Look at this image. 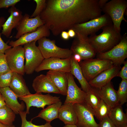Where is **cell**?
I'll return each instance as SVG.
<instances>
[{
	"instance_id": "cell-1",
	"label": "cell",
	"mask_w": 127,
	"mask_h": 127,
	"mask_svg": "<svg viewBox=\"0 0 127 127\" xmlns=\"http://www.w3.org/2000/svg\"><path fill=\"white\" fill-rule=\"evenodd\" d=\"M98 0H46L40 16L53 34L57 36L75 25L101 16Z\"/></svg>"
},
{
	"instance_id": "cell-2",
	"label": "cell",
	"mask_w": 127,
	"mask_h": 127,
	"mask_svg": "<svg viewBox=\"0 0 127 127\" xmlns=\"http://www.w3.org/2000/svg\"><path fill=\"white\" fill-rule=\"evenodd\" d=\"M101 29L102 32L97 35H90L88 40L97 53L107 52L117 44L122 38L120 32L116 31L113 24L107 25Z\"/></svg>"
},
{
	"instance_id": "cell-3",
	"label": "cell",
	"mask_w": 127,
	"mask_h": 127,
	"mask_svg": "<svg viewBox=\"0 0 127 127\" xmlns=\"http://www.w3.org/2000/svg\"><path fill=\"white\" fill-rule=\"evenodd\" d=\"M79 63L83 75L88 82L114 64L110 60L97 58L83 60Z\"/></svg>"
},
{
	"instance_id": "cell-4",
	"label": "cell",
	"mask_w": 127,
	"mask_h": 127,
	"mask_svg": "<svg viewBox=\"0 0 127 127\" xmlns=\"http://www.w3.org/2000/svg\"><path fill=\"white\" fill-rule=\"evenodd\" d=\"M112 24V22L110 17L105 14L86 22L75 25L72 29L77 35L87 39L88 35L95 34L103 26Z\"/></svg>"
},
{
	"instance_id": "cell-5",
	"label": "cell",
	"mask_w": 127,
	"mask_h": 127,
	"mask_svg": "<svg viewBox=\"0 0 127 127\" xmlns=\"http://www.w3.org/2000/svg\"><path fill=\"white\" fill-rule=\"evenodd\" d=\"M127 7V0H112L107 2L101 9L102 12L110 17L115 29L119 32H120L122 21L127 22L124 17Z\"/></svg>"
},
{
	"instance_id": "cell-6",
	"label": "cell",
	"mask_w": 127,
	"mask_h": 127,
	"mask_svg": "<svg viewBox=\"0 0 127 127\" xmlns=\"http://www.w3.org/2000/svg\"><path fill=\"white\" fill-rule=\"evenodd\" d=\"M38 47L44 59L58 57L62 59L70 58L72 55L70 49L59 47L56 44L55 40L46 37L38 40Z\"/></svg>"
},
{
	"instance_id": "cell-7",
	"label": "cell",
	"mask_w": 127,
	"mask_h": 127,
	"mask_svg": "<svg viewBox=\"0 0 127 127\" xmlns=\"http://www.w3.org/2000/svg\"><path fill=\"white\" fill-rule=\"evenodd\" d=\"M34 41L24 45L25 63V72L30 75L35 71L44 59L38 47Z\"/></svg>"
},
{
	"instance_id": "cell-8",
	"label": "cell",
	"mask_w": 127,
	"mask_h": 127,
	"mask_svg": "<svg viewBox=\"0 0 127 127\" xmlns=\"http://www.w3.org/2000/svg\"><path fill=\"white\" fill-rule=\"evenodd\" d=\"M97 58L110 60L114 64L121 66L127 57V36L125 33L117 44L110 50L103 53H97Z\"/></svg>"
},
{
	"instance_id": "cell-9",
	"label": "cell",
	"mask_w": 127,
	"mask_h": 127,
	"mask_svg": "<svg viewBox=\"0 0 127 127\" xmlns=\"http://www.w3.org/2000/svg\"><path fill=\"white\" fill-rule=\"evenodd\" d=\"M4 54L11 71L24 75L25 57L23 47L20 45L11 47L6 50Z\"/></svg>"
},
{
	"instance_id": "cell-10",
	"label": "cell",
	"mask_w": 127,
	"mask_h": 127,
	"mask_svg": "<svg viewBox=\"0 0 127 127\" xmlns=\"http://www.w3.org/2000/svg\"><path fill=\"white\" fill-rule=\"evenodd\" d=\"M19 99L26 103L27 114H29V109L32 106L38 108H41L43 109L45 106L49 105L61 101L60 97L53 96L48 93L43 95L41 93L36 92L25 96L19 97Z\"/></svg>"
},
{
	"instance_id": "cell-11",
	"label": "cell",
	"mask_w": 127,
	"mask_h": 127,
	"mask_svg": "<svg viewBox=\"0 0 127 127\" xmlns=\"http://www.w3.org/2000/svg\"><path fill=\"white\" fill-rule=\"evenodd\" d=\"M73 106L77 117L75 124L78 127H99L93 111L85 103H75Z\"/></svg>"
},
{
	"instance_id": "cell-12",
	"label": "cell",
	"mask_w": 127,
	"mask_h": 127,
	"mask_svg": "<svg viewBox=\"0 0 127 127\" xmlns=\"http://www.w3.org/2000/svg\"><path fill=\"white\" fill-rule=\"evenodd\" d=\"M88 39L82 38L76 34L70 49L72 54H79L82 60L94 58L97 54L88 42Z\"/></svg>"
},
{
	"instance_id": "cell-13",
	"label": "cell",
	"mask_w": 127,
	"mask_h": 127,
	"mask_svg": "<svg viewBox=\"0 0 127 127\" xmlns=\"http://www.w3.org/2000/svg\"><path fill=\"white\" fill-rule=\"evenodd\" d=\"M71 64L70 58L62 59L51 57L44 59L35 71L38 72L45 70L70 72Z\"/></svg>"
},
{
	"instance_id": "cell-14",
	"label": "cell",
	"mask_w": 127,
	"mask_h": 127,
	"mask_svg": "<svg viewBox=\"0 0 127 127\" xmlns=\"http://www.w3.org/2000/svg\"><path fill=\"white\" fill-rule=\"evenodd\" d=\"M25 14L16 27L17 33L15 38L18 39L23 35L36 30L39 28L44 24L40 16L32 18Z\"/></svg>"
},
{
	"instance_id": "cell-15",
	"label": "cell",
	"mask_w": 127,
	"mask_h": 127,
	"mask_svg": "<svg viewBox=\"0 0 127 127\" xmlns=\"http://www.w3.org/2000/svg\"><path fill=\"white\" fill-rule=\"evenodd\" d=\"M67 75L68 87L64 103H69L74 104L84 102L86 93L78 86L70 72H67Z\"/></svg>"
},
{
	"instance_id": "cell-16",
	"label": "cell",
	"mask_w": 127,
	"mask_h": 127,
	"mask_svg": "<svg viewBox=\"0 0 127 127\" xmlns=\"http://www.w3.org/2000/svg\"><path fill=\"white\" fill-rule=\"evenodd\" d=\"M50 30L45 25L39 28L36 30L25 34L16 40L9 42V45L12 47L22 45L34 41H37L44 37H49L50 35Z\"/></svg>"
},
{
	"instance_id": "cell-17",
	"label": "cell",
	"mask_w": 127,
	"mask_h": 127,
	"mask_svg": "<svg viewBox=\"0 0 127 127\" xmlns=\"http://www.w3.org/2000/svg\"><path fill=\"white\" fill-rule=\"evenodd\" d=\"M121 68V66L114 64L111 67L103 71L88 83L91 87L100 88L116 76Z\"/></svg>"
},
{
	"instance_id": "cell-18",
	"label": "cell",
	"mask_w": 127,
	"mask_h": 127,
	"mask_svg": "<svg viewBox=\"0 0 127 127\" xmlns=\"http://www.w3.org/2000/svg\"><path fill=\"white\" fill-rule=\"evenodd\" d=\"M32 86L36 92L60 94L58 88L46 75L41 74L37 76L33 80Z\"/></svg>"
},
{
	"instance_id": "cell-19",
	"label": "cell",
	"mask_w": 127,
	"mask_h": 127,
	"mask_svg": "<svg viewBox=\"0 0 127 127\" xmlns=\"http://www.w3.org/2000/svg\"><path fill=\"white\" fill-rule=\"evenodd\" d=\"M8 11L10 15L3 25L1 33L8 38L11 35L12 29L17 27L23 16L22 12L15 6L11 7Z\"/></svg>"
},
{
	"instance_id": "cell-20",
	"label": "cell",
	"mask_w": 127,
	"mask_h": 127,
	"mask_svg": "<svg viewBox=\"0 0 127 127\" xmlns=\"http://www.w3.org/2000/svg\"><path fill=\"white\" fill-rule=\"evenodd\" d=\"M0 93L4 99L6 105L16 114L24 111L25 107L24 104L23 102L19 103L18 100V97L9 87H0Z\"/></svg>"
},
{
	"instance_id": "cell-21",
	"label": "cell",
	"mask_w": 127,
	"mask_h": 127,
	"mask_svg": "<svg viewBox=\"0 0 127 127\" xmlns=\"http://www.w3.org/2000/svg\"><path fill=\"white\" fill-rule=\"evenodd\" d=\"M46 75L58 88L60 94L66 96L68 85L67 72L49 70Z\"/></svg>"
},
{
	"instance_id": "cell-22",
	"label": "cell",
	"mask_w": 127,
	"mask_h": 127,
	"mask_svg": "<svg viewBox=\"0 0 127 127\" xmlns=\"http://www.w3.org/2000/svg\"><path fill=\"white\" fill-rule=\"evenodd\" d=\"M22 75L13 72L9 87L18 97L31 94L26 85Z\"/></svg>"
},
{
	"instance_id": "cell-23",
	"label": "cell",
	"mask_w": 127,
	"mask_h": 127,
	"mask_svg": "<svg viewBox=\"0 0 127 127\" xmlns=\"http://www.w3.org/2000/svg\"><path fill=\"white\" fill-rule=\"evenodd\" d=\"M98 90L101 99L112 108L119 103L117 91L114 89L111 81Z\"/></svg>"
},
{
	"instance_id": "cell-24",
	"label": "cell",
	"mask_w": 127,
	"mask_h": 127,
	"mask_svg": "<svg viewBox=\"0 0 127 127\" xmlns=\"http://www.w3.org/2000/svg\"><path fill=\"white\" fill-rule=\"evenodd\" d=\"M58 118L65 124H76L77 117L73 104L64 103L60 109Z\"/></svg>"
},
{
	"instance_id": "cell-25",
	"label": "cell",
	"mask_w": 127,
	"mask_h": 127,
	"mask_svg": "<svg viewBox=\"0 0 127 127\" xmlns=\"http://www.w3.org/2000/svg\"><path fill=\"white\" fill-rule=\"evenodd\" d=\"M62 103L61 101L48 105L41 110L38 115L32 119L39 117L45 120L46 122L51 123V121L58 118L59 111Z\"/></svg>"
},
{
	"instance_id": "cell-26",
	"label": "cell",
	"mask_w": 127,
	"mask_h": 127,
	"mask_svg": "<svg viewBox=\"0 0 127 127\" xmlns=\"http://www.w3.org/2000/svg\"><path fill=\"white\" fill-rule=\"evenodd\" d=\"M71 69L70 72L77 79L82 90L86 93L91 86L84 78L79 63L74 59L72 55L70 58Z\"/></svg>"
},
{
	"instance_id": "cell-27",
	"label": "cell",
	"mask_w": 127,
	"mask_h": 127,
	"mask_svg": "<svg viewBox=\"0 0 127 127\" xmlns=\"http://www.w3.org/2000/svg\"><path fill=\"white\" fill-rule=\"evenodd\" d=\"M108 117L116 127L127 125V114L124 112L122 105L119 103L112 108Z\"/></svg>"
},
{
	"instance_id": "cell-28",
	"label": "cell",
	"mask_w": 127,
	"mask_h": 127,
	"mask_svg": "<svg viewBox=\"0 0 127 127\" xmlns=\"http://www.w3.org/2000/svg\"><path fill=\"white\" fill-rule=\"evenodd\" d=\"M102 100L98 88L91 87L86 93L85 103L94 112Z\"/></svg>"
},
{
	"instance_id": "cell-29",
	"label": "cell",
	"mask_w": 127,
	"mask_h": 127,
	"mask_svg": "<svg viewBox=\"0 0 127 127\" xmlns=\"http://www.w3.org/2000/svg\"><path fill=\"white\" fill-rule=\"evenodd\" d=\"M16 114L6 105L0 108V122L9 127L13 125Z\"/></svg>"
},
{
	"instance_id": "cell-30",
	"label": "cell",
	"mask_w": 127,
	"mask_h": 127,
	"mask_svg": "<svg viewBox=\"0 0 127 127\" xmlns=\"http://www.w3.org/2000/svg\"><path fill=\"white\" fill-rule=\"evenodd\" d=\"M112 108L102 99L100 104L94 112V116L100 121L104 118L109 117Z\"/></svg>"
},
{
	"instance_id": "cell-31",
	"label": "cell",
	"mask_w": 127,
	"mask_h": 127,
	"mask_svg": "<svg viewBox=\"0 0 127 127\" xmlns=\"http://www.w3.org/2000/svg\"><path fill=\"white\" fill-rule=\"evenodd\" d=\"M117 93L119 103L122 106L127 101V80L122 79Z\"/></svg>"
},
{
	"instance_id": "cell-32",
	"label": "cell",
	"mask_w": 127,
	"mask_h": 127,
	"mask_svg": "<svg viewBox=\"0 0 127 127\" xmlns=\"http://www.w3.org/2000/svg\"><path fill=\"white\" fill-rule=\"evenodd\" d=\"M19 114L22 121L21 127H53L50 123L46 122L44 125H37L32 123L31 120L30 121H28L26 119L27 114L26 111H20Z\"/></svg>"
},
{
	"instance_id": "cell-33",
	"label": "cell",
	"mask_w": 127,
	"mask_h": 127,
	"mask_svg": "<svg viewBox=\"0 0 127 127\" xmlns=\"http://www.w3.org/2000/svg\"><path fill=\"white\" fill-rule=\"evenodd\" d=\"M13 72L11 71L0 75V87H9L12 79Z\"/></svg>"
},
{
	"instance_id": "cell-34",
	"label": "cell",
	"mask_w": 127,
	"mask_h": 127,
	"mask_svg": "<svg viewBox=\"0 0 127 127\" xmlns=\"http://www.w3.org/2000/svg\"><path fill=\"white\" fill-rule=\"evenodd\" d=\"M46 0H34L36 4V7L33 13L30 16V18H34L40 16L46 6Z\"/></svg>"
},
{
	"instance_id": "cell-35",
	"label": "cell",
	"mask_w": 127,
	"mask_h": 127,
	"mask_svg": "<svg viewBox=\"0 0 127 127\" xmlns=\"http://www.w3.org/2000/svg\"><path fill=\"white\" fill-rule=\"evenodd\" d=\"M10 71L4 53H0V75Z\"/></svg>"
},
{
	"instance_id": "cell-36",
	"label": "cell",
	"mask_w": 127,
	"mask_h": 127,
	"mask_svg": "<svg viewBox=\"0 0 127 127\" xmlns=\"http://www.w3.org/2000/svg\"><path fill=\"white\" fill-rule=\"evenodd\" d=\"M20 0H0V9L15 6Z\"/></svg>"
},
{
	"instance_id": "cell-37",
	"label": "cell",
	"mask_w": 127,
	"mask_h": 127,
	"mask_svg": "<svg viewBox=\"0 0 127 127\" xmlns=\"http://www.w3.org/2000/svg\"><path fill=\"white\" fill-rule=\"evenodd\" d=\"M99 127H116L109 117L104 118L100 121Z\"/></svg>"
},
{
	"instance_id": "cell-38",
	"label": "cell",
	"mask_w": 127,
	"mask_h": 127,
	"mask_svg": "<svg viewBox=\"0 0 127 127\" xmlns=\"http://www.w3.org/2000/svg\"><path fill=\"white\" fill-rule=\"evenodd\" d=\"M123 66L117 74L116 76L121 77L122 79L127 80V61H125Z\"/></svg>"
},
{
	"instance_id": "cell-39",
	"label": "cell",
	"mask_w": 127,
	"mask_h": 127,
	"mask_svg": "<svg viewBox=\"0 0 127 127\" xmlns=\"http://www.w3.org/2000/svg\"><path fill=\"white\" fill-rule=\"evenodd\" d=\"M1 34L0 32V53H4L6 50L11 48L12 47L4 41L1 37Z\"/></svg>"
},
{
	"instance_id": "cell-40",
	"label": "cell",
	"mask_w": 127,
	"mask_h": 127,
	"mask_svg": "<svg viewBox=\"0 0 127 127\" xmlns=\"http://www.w3.org/2000/svg\"><path fill=\"white\" fill-rule=\"evenodd\" d=\"M61 38L65 40H67L70 38L67 32L66 31H62L61 33Z\"/></svg>"
},
{
	"instance_id": "cell-41",
	"label": "cell",
	"mask_w": 127,
	"mask_h": 127,
	"mask_svg": "<svg viewBox=\"0 0 127 127\" xmlns=\"http://www.w3.org/2000/svg\"><path fill=\"white\" fill-rule=\"evenodd\" d=\"M67 32L70 37L74 38L76 35V33L75 31L72 28L68 30Z\"/></svg>"
},
{
	"instance_id": "cell-42",
	"label": "cell",
	"mask_w": 127,
	"mask_h": 127,
	"mask_svg": "<svg viewBox=\"0 0 127 127\" xmlns=\"http://www.w3.org/2000/svg\"><path fill=\"white\" fill-rule=\"evenodd\" d=\"M108 0H99L98 5L101 9L107 2Z\"/></svg>"
},
{
	"instance_id": "cell-43",
	"label": "cell",
	"mask_w": 127,
	"mask_h": 127,
	"mask_svg": "<svg viewBox=\"0 0 127 127\" xmlns=\"http://www.w3.org/2000/svg\"><path fill=\"white\" fill-rule=\"evenodd\" d=\"M72 55L75 60L78 63H79L82 60L81 56L79 54H72Z\"/></svg>"
},
{
	"instance_id": "cell-44",
	"label": "cell",
	"mask_w": 127,
	"mask_h": 127,
	"mask_svg": "<svg viewBox=\"0 0 127 127\" xmlns=\"http://www.w3.org/2000/svg\"><path fill=\"white\" fill-rule=\"evenodd\" d=\"M6 105L4 99L0 93V108Z\"/></svg>"
},
{
	"instance_id": "cell-45",
	"label": "cell",
	"mask_w": 127,
	"mask_h": 127,
	"mask_svg": "<svg viewBox=\"0 0 127 127\" xmlns=\"http://www.w3.org/2000/svg\"><path fill=\"white\" fill-rule=\"evenodd\" d=\"M6 20V19L4 17L1 16L0 17V30L2 28L3 25Z\"/></svg>"
},
{
	"instance_id": "cell-46",
	"label": "cell",
	"mask_w": 127,
	"mask_h": 127,
	"mask_svg": "<svg viewBox=\"0 0 127 127\" xmlns=\"http://www.w3.org/2000/svg\"><path fill=\"white\" fill-rule=\"evenodd\" d=\"M63 127H78L75 124H68L65 125Z\"/></svg>"
},
{
	"instance_id": "cell-47",
	"label": "cell",
	"mask_w": 127,
	"mask_h": 127,
	"mask_svg": "<svg viewBox=\"0 0 127 127\" xmlns=\"http://www.w3.org/2000/svg\"><path fill=\"white\" fill-rule=\"evenodd\" d=\"M0 127H10L7 126L0 122Z\"/></svg>"
},
{
	"instance_id": "cell-48",
	"label": "cell",
	"mask_w": 127,
	"mask_h": 127,
	"mask_svg": "<svg viewBox=\"0 0 127 127\" xmlns=\"http://www.w3.org/2000/svg\"><path fill=\"white\" fill-rule=\"evenodd\" d=\"M10 127H15V126L14 125H13Z\"/></svg>"
},
{
	"instance_id": "cell-49",
	"label": "cell",
	"mask_w": 127,
	"mask_h": 127,
	"mask_svg": "<svg viewBox=\"0 0 127 127\" xmlns=\"http://www.w3.org/2000/svg\"><path fill=\"white\" fill-rule=\"evenodd\" d=\"M123 127H127V125H125V126H124Z\"/></svg>"
}]
</instances>
